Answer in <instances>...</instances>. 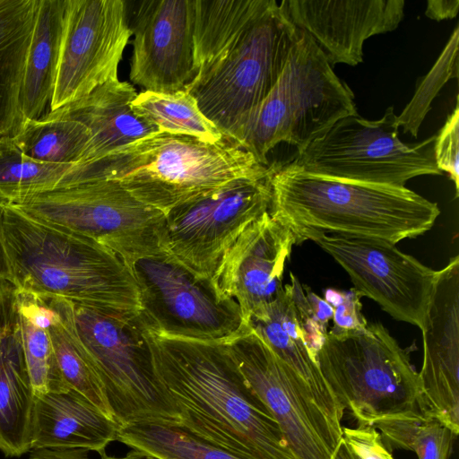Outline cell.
<instances>
[{"mask_svg":"<svg viewBox=\"0 0 459 459\" xmlns=\"http://www.w3.org/2000/svg\"><path fill=\"white\" fill-rule=\"evenodd\" d=\"M134 112L160 132L184 134L215 143L224 138L185 90L164 93L143 91L132 101Z\"/></svg>","mask_w":459,"mask_h":459,"instance_id":"f546056e","label":"cell"},{"mask_svg":"<svg viewBox=\"0 0 459 459\" xmlns=\"http://www.w3.org/2000/svg\"><path fill=\"white\" fill-rule=\"evenodd\" d=\"M131 36L123 0H67L50 112L117 77Z\"/></svg>","mask_w":459,"mask_h":459,"instance_id":"9a60e30c","label":"cell"},{"mask_svg":"<svg viewBox=\"0 0 459 459\" xmlns=\"http://www.w3.org/2000/svg\"><path fill=\"white\" fill-rule=\"evenodd\" d=\"M458 39L456 26L438 59L418 85L411 100L397 116L403 133L417 137L433 99L448 80L458 78Z\"/></svg>","mask_w":459,"mask_h":459,"instance_id":"836d02e7","label":"cell"},{"mask_svg":"<svg viewBox=\"0 0 459 459\" xmlns=\"http://www.w3.org/2000/svg\"><path fill=\"white\" fill-rule=\"evenodd\" d=\"M141 326L155 377L179 414V427L241 459H294L276 420L225 343Z\"/></svg>","mask_w":459,"mask_h":459,"instance_id":"6da1fadb","label":"cell"},{"mask_svg":"<svg viewBox=\"0 0 459 459\" xmlns=\"http://www.w3.org/2000/svg\"><path fill=\"white\" fill-rule=\"evenodd\" d=\"M459 11L458 0H429L425 15L435 21L455 18Z\"/></svg>","mask_w":459,"mask_h":459,"instance_id":"60d3db41","label":"cell"},{"mask_svg":"<svg viewBox=\"0 0 459 459\" xmlns=\"http://www.w3.org/2000/svg\"><path fill=\"white\" fill-rule=\"evenodd\" d=\"M308 239L347 272L362 297L376 301L394 319L423 330L437 271L381 239L321 231L308 233Z\"/></svg>","mask_w":459,"mask_h":459,"instance_id":"5bb4252c","label":"cell"},{"mask_svg":"<svg viewBox=\"0 0 459 459\" xmlns=\"http://www.w3.org/2000/svg\"><path fill=\"white\" fill-rule=\"evenodd\" d=\"M271 169L227 140L215 143L158 132L87 165H73L69 185L93 180L118 183L138 201L164 214L229 182L261 177Z\"/></svg>","mask_w":459,"mask_h":459,"instance_id":"277c9868","label":"cell"},{"mask_svg":"<svg viewBox=\"0 0 459 459\" xmlns=\"http://www.w3.org/2000/svg\"><path fill=\"white\" fill-rule=\"evenodd\" d=\"M119 428L73 389L35 394L31 450L84 448L100 454L117 441Z\"/></svg>","mask_w":459,"mask_h":459,"instance_id":"7402d4cb","label":"cell"},{"mask_svg":"<svg viewBox=\"0 0 459 459\" xmlns=\"http://www.w3.org/2000/svg\"><path fill=\"white\" fill-rule=\"evenodd\" d=\"M8 203L38 222L103 246L130 269L139 259L164 254L165 214L114 181L59 186Z\"/></svg>","mask_w":459,"mask_h":459,"instance_id":"ba28073f","label":"cell"},{"mask_svg":"<svg viewBox=\"0 0 459 459\" xmlns=\"http://www.w3.org/2000/svg\"><path fill=\"white\" fill-rule=\"evenodd\" d=\"M247 325L307 384L321 407L341 423L343 411L326 385L305 342L286 284L270 303L255 310Z\"/></svg>","mask_w":459,"mask_h":459,"instance_id":"603a6c76","label":"cell"},{"mask_svg":"<svg viewBox=\"0 0 459 459\" xmlns=\"http://www.w3.org/2000/svg\"><path fill=\"white\" fill-rule=\"evenodd\" d=\"M22 348L35 394L70 390L62 375L48 328L39 325L16 297Z\"/></svg>","mask_w":459,"mask_h":459,"instance_id":"d6a6232c","label":"cell"},{"mask_svg":"<svg viewBox=\"0 0 459 459\" xmlns=\"http://www.w3.org/2000/svg\"><path fill=\"white\" fill-rule=\"evenodd\" d=\"M271 169V167H270ZM268 175L239 178L165 214V254L195 275L211 279L223 255L241 232L268 212Z\"/></svg>","mask_w":459,"mask_h":459,"instance_id":"4fadbf2b","label":"cell"},{"mask_svg":"<svg viewBox=\"0 0 459 459\" xmlns=\"http://www.w3.org/2000/svg\"><path fill=\"white\" fill-rule=\"evenodd\" d=\"M297 36L275 1L196 69L185 91L225 140L240 146L249 117L277 82Z\"/></svg>","mask_w":459,"mask_h":459,"instance_id":"5b68a950","label":"cell"},{"mask_svg":"<svg viewBox=\"0 0 459 459\" xmlns=\"http://www.w3.org/2000/svg\"><path fill=\"white\" fill-rule=\"evenodd\" d=\"M84 448H42L30 451V459H91Z\"/></svg>","mask_w":459,"mask_h":459,"instance_id":"ab89813d","label":"cell"},{"mask_svg":"<svg viewBox=\"0 0 459 459\" xmlns=\"http://www.w3.org/2000/svg\"><path fill=\"white\" fill-rule=\"evenodd\" d=\"M249 387L276 420L294 459H332L342 427L307 384L247 325L225 342Z\"/></svg>","mask_w":459,"mask_h":459,"instance_id":"7c38bea8","label":"cell"},{"mask_svg":"<svg viewBox=\"0 0 459 459\" xmlns=\"http://www.w3.org/2000/svg\"><path fill=\"white\" fill-rule=\"evenodd\" d=\"M130 25L129 77L145 91L170 93L194 79V0H143Z\"/></svg>","mask_w":459,"mask_h":459,"instance_id":"2e32d148","label":"cell"},{"mask_svg":"<svg viewBox=\"0 0 459 459\" xmlns=\"http://www.w3.org/2000/svg\"><path fill=\"white\" fill-rule=\"evenodd\" d=\"M320 372L337 403L359 425L418 409V372L381 323L332 328L317 352Z\"/></svg>","mask_w":459,"mask_h":459,"instance_id":"52a82bcc","label":"cell"},{"mask_svg":"<svg viewBox=\"0 0 459 459\" xmlns=\"http://www.w3.org/2000/svg\"><path fill=\"white\" fill-rule=\"evenodd\" d=\"M361 297L354 288L343 291L342 301L333 307V328L348 331L360 329L368 325L367 320L361 314Z\"/></svg>","mask_w":459,"mask_h":459,"instance_id":"74e56055","label":"cell"},{"mask_svg":"<svg viewBox=\"0 0 459 459\" xmlns=\"http://www.w3.org/2000/svg\"><path fill=\"white\" fill-rule=\"evenodd\" d=\"M144 328L168 336L227 342L247 326L238 304L221 297L211 279L195 275L167 254L131 267Z\"/></svg>","mask_w":459,"mask_h":459,"instance_id":"8fae6325","label":"cell"},{"mask_svg":"<svg viewBox=\"0 0 459 459\" xmlns=\"http://www.w3.org/2000/svg\"><path fill=\"white\" fill-rule=\"evenodd\" d=\"M117 441L151 459H241L177 424L165 422L120 426Z\"/></svg>","mask_w":459,"mask_h":459,"instance_id":"f1b7e54d","label":"cell"},{"mask_svg":"<svg viewBox=\"0 0 459 459\" xmlns=\"http://www.w3.org/2000/svg\"><path fill=\"white\" fill-rule=\"evenodd\" d=\"M100 459H151L143 454L131 449L127 454L123 456H109L106 451L100 453Z\"/></svg>","mask_w":459,"mask_h":459,"instance_id":"b9f144b4","label":"cell"},{"mask_svg":"<svg viewBox=\"0 0 459 459\" xmlns=\"http://www.w3.org/2000/svg\"><path fill=\"white\" fill-rule=\"evenodd\" d=\"M279 5L332 67L361 63L365 40L394 30L404 14L403 0H283Z\"/></svg>","mask_w":459,"mask_h":459,"instance_id":"d6986e66","label":"cell"},{"mask_svg":"<svg viewBox=\"0 0 459 459\" xmlns=\"http://www.w3.org/2000/svg\"><path fill=\"white\" fill-rule=\"evenodd\" d=\"M399 127L392 106L377 120L347 116L290 163L319 177L397 187L418 176L442 175L435 161V135L410 145L399 139Z\"/></svg>","mask_w":459,"mask_h":459,"instance_id":"9c48e42d","label":"cell"},{"mask_svg":"<svg viewBox=\"0 0 459 459\" xmlns=\"http://www.w3.org/2000/svg\"><path fill=\"white\" fill-rule=\"evenodd\" d=\"M295 244L294 233L268 211L223 255L211 280L221 297L238 304L246 323L282 288L284 266Z\"/></svg>","mask_w":459,"mask_h":459,"instance_id":"ac0fdd59","label":"cell"},{"mask_svg":"<svg viewBox=\"0 0 459 459\" xmlns=\"http://www.w3.org/2000/svg\"><path fill=\"white\" fill-rule=\"evenodd\" d=\"M3 228L17 290L116 316H138L140 297L132 270L109 249L38 222L8 202Z\"/></svg>","mask_w":459,"mask_h":459,"instance_id":"3957f363","label":"cell"},{"mask_svg":"<svg viewBox=\"0 0 459 459\" xmlns=\"http://www.w3.org/2000/svg\"><path fill=\"white\" fill-rule=\"evenodd\" d=\"M67 0H39L22 83V122L50 113Z\"/></svg>","mask_w":459,"mask_h":459,"instance_id":"cb8c5ba5","label":"cell"},{"mask_svg":"<svg viewBox=\"0 0 459 459\" xmlns=\"http://www.w3.org/2000/svg\"><path fill=\"white\" fill-rule=\"evenodd\" d=\"M459 108L458 98L455 109L446 117V120L435 135L434 155L437 169L443 173L446 172L455 183V197L459 195Z\"/></svg>","mask_w":459,"mask_h":459,"instance_id":"e575fe53","label":"cell"},{"mask_svg":"<svg viewBox=\"0 0 459 459\" xmlns=\"http://www.w3.org/2000/svg\"><path fill=\"white\" fill-rule=\"evenodd\" d=\"M137 92L127 82L111 79L90 94L50 114L83 124L90 141L75 165L96 162L117 150L159 129L138 117L132 108Z\"/></svg>","mask_w":459,"mask_h":459,"instance_id":"44dd1931","label":"cell"},{"mask_svg":"<svg viewBox=\"0 0 459 459\" xmlns=\"http://www.w3.org/2000/svg\"><path fill=\"white\" fill-rule=\"evenodd\" d=\"M372 426L390 451H412L418 459H449L456 437L438 420L419 410L381 418Z\"/></svg>","mask_w":459,"mask_h":459,"instance_id":"4dcf8cb0","label":"cell"},{"mask_svg":"<svg viewBox=\"0 0 459 459\" xmlns=\"http://www.w3.org/2000/svg\"><path fill=\"white\" fill-rule=\"evenodd\" d=\"M39 0H0V136L22 124L20 99Z\"/></svg>","mask_w":459,"mask_h":459,"instance_id":"d4e9b609","label":"cell"},{"mask_svg":"<svg viewBox=\"0 0 459 459\" xmlns=\"http://www.w3.org/2000/svg\"><path fill=\"white\" fill-rule=\"evenodd\" d=\"M342 440L351 459H394L373 426L342 427Z\"/></svg>","mask_w":459,"mask_h":459,"instance_id":"8d00e7d4","label":"cell"},{"mask_svg":"<svg viewBox=\"0 0 459 459\" xmlns=\"http://www.w3.org/2000/svg\"><path fill=\"white\" fill-rule=\"evenodd\" d=\"M40 298L52 310L48 332L67 385L115 420L96 363L76 330L72 302L56 298Z\"/></svg>","mask_w":459,"mask_h":459,"instance_id":"484cf974","label":"cell"},{"mask_svg":"<svg viewBox=\"0 0 459 459\" xmlns=\"http://www.w3.org/2000/svg\"><path fill=\"white\" fill-rule=\"evenodd\" d=\"M270 214L295 235L313 231L377 238L396 244L429 230L437 204L403 186L312 175L292 163L272 166Z\"/></svg>","mask_w":459,"mask_h":459,"instance_id":"7a4b0ae2","label":"cell"},{"mask_svg":"<svg viewBox=\"0 0 459 459\" xmlns=\"http://www.w3.org/2000/svg\"><path fill=\"white\" fill-rule=\"evenodd\" d=\"M72 167L34 161L13 137L0 136V196L8 201L62 186Z\"/></svg>","mask_w":459,"mask_h":459,"instance_id":"1f68e13d","label":"cell"},{"mask_svg":"<svg viewBox=\"0 0 459 459\" xmlns=\"http://www.w3.org/2000/svg\"><path fill=\"white\" fill-rule=\"evenodd\" d=\"M332 459H351L342 439Z\"/></svg>","mask_w":459,"mask_h":459,"instance_id":"7bdbcfd3","label":"cell"},{"mask_svg":"<svg viewBox=\"0 0 459 459\" xmlns=\"http://www.w3.org/2000/svg\"><path fill=\"white\" fill-rule=\"evenodd\" d=\"M357 114L352 91L310 36L298 30L284 69L249 117L240 147L266 166L268 152L280 143L299 153L336 121Z\"/></svg>","mask_w":459,"mask_h":459,"instance_id":"8992f818","label":"cell"},{"mask_svg":"<svg viewBox=\"0 0 459 459\" xmlns=\"http://www.w3.org/2000/svg\"><path fill=\"white\" fill-rule=\"evenodd\" d=\"M78 334L93 358L119 426L178 424L179 414L155 377L138 316L121 317L72 303Z\"/></svg>","mask_w":459,"mask_h":459,"instance_id":"30bf717a","label":"cell"},{"mask_svg":"<svg viewBox=\"0 0 459 459\" xmlns=\"http://www.w3.org/2000/svg\"><path fill=\"white\" fill-rule=\"evenodd\" d=\"M8 200L0 196V295L16 290L12 273V267L8 257L3 228L4 206Z\"/></svg>","mask_w":459,"mask_h":459,"instance_id":"f35d334b","label":"cell"},{"mask_svg":"<svg viewBox=\"0 0 459 459\" xmlns=\"http://www.w3.org/2000/svg\"><path fill=\"white\" fill-rule=\"evenodd\" d=\"M13 138L20 151L34 161L75 165L90 141V132L79 121L48 113L38 120L23 121Z\"/></svg>","mask_w":459,"mask_h":459,"instance_id":"83f0119b","label":"cell"},{"mask_svg":"<svg viewBox=\"0 0 459 459\" xmlns=\"http://www.w3.org/2000/svg\"><path fill=\"white\" fill-rule=\"evenodd\" d=\"M34 405L12 290L0 295V450L5 456L31 450Z\"/></svg>","mask_w":459,"mask_h":459,"instance_id":"ffe728a7","label":"cell"},{"mask_svg":"<svg viewBox=\"0 0 459 459\" xmlns=\"http://www.w3.org/2000/svg\"><path fill=\"white\" fill-rule=\"evenodd\" d=\"M274 2L275 0H194L195 71L238 32L264 14Z\"/></svg>","mask_w":459,"mask_h":459,"instance_id":"4316f807","label":"cell"},{"mask_svg":"<svg viewBox=\"0 0 459 459\" xmlns=\"http://www.w3.org/2000/svg\"><path fill=\"white\" fill-rule=\"evenodd\" d=\"M422 333L418 409L459 433V255L437 271Z\"/></svg>","mask_w":459,"mask_h":459,"instance_id":"e0dca14e","label":"cell"},{"mask_svg":"<svg viewBox=\"0 0 459 459\" xmlns=\"http://www.w3.org/2000/svg\"><path fill=\"white\" fill-rule=\"evenodd\" d=\"M290 275V290L295 307L299 324L311 358L317 363L316 355L324 344L327 328L317 319L306 297L304 286L293 275Z\"/></svg>","mask_w":459,"mask_h":459,"instance_id":"d590c367","label":"cell"}]
</instances>
